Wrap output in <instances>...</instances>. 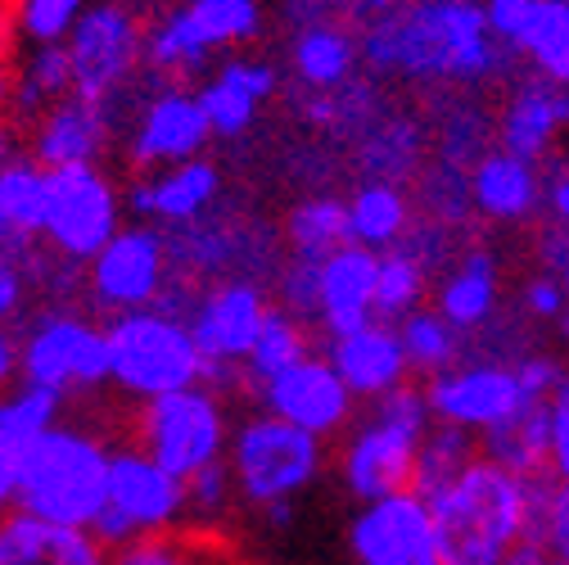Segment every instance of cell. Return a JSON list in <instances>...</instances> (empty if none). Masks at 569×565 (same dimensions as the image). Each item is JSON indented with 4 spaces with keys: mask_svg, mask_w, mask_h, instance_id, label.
Wrapping results in <instances>:
<instances>
[{
    "mask_svg": "<svg viewBox=\"0 0 569 565\" xmlns=\"http://www.w3.org/2000/svg\"><path fill=\"white\" fill-rule=\"evenodd\" d=\"M362 59L376 73L416 82H475L497 68L502 41L492 37L483 0H393L367 19Z\"/></svg>",
    "mask_w": 569,
    "mask_h": 565,
    "instance_id": "1",
    "label": "cell"
},
{
    "mask_svg": "<svg viewBox=\"0 0 569 565\" xmlns=\"http://www.w3.org/2000/svg\"><path fill=\"white\" fill-rule=\"evenodd\" d=\"M425 503L435 512L443 565H502L520 543H529L533 479L483 453Z\"/></svg>",
    "mask_w": 569,
    "mask_h": 565,
    "instance_id": "2",
    "label": "cell"
},
{
    "mask_svg": "<svg viewBox=\"0 0 569 565\" xmlns=\"http://www.w3.org/2000/svg\"><path fill=\"white\" fill-rule=\"evenodd\" d=\"M435 430V412L425 398V385H398L393 394L371 403V416L358 420L339 453L343 484L362 503H380L393 493L416 488V462L420 444Z\"/></svg>",
    "mask_w": 569,
    "mask_h": 565,
    "instance_id": "3",
    "label": "cell"
},
{
    "mask_svg": "<svg viewBox=\"0 0 569 565\" xmlns=\"http://www.w3.org/2000/svg\"><path fill=\"white\" fill-rule=\"evenodd\" d=\"M109 348H113V385L131 394L136 403H150V398L208 380V363H203L186 313L168 304L113 317Z\"/></svg>",
    "mask_w": 569,
    "mask_h": 565,
    "instance_id": "4",
    "label": "cell"
},
{
    "mask_svg": "<svg viewBox=\"0 0 569 565\" xmlns=\"http://www.w3.org/2000/svg\"><path fill=\"white\" fill-rule=\"evenodd\" d=\"M113 453L82 426H54L37 448L19 484V512L59 521V525H96L109 503Z\"/></svg>",
    "mask_w": 569,
    "mask_h": 565,
    "instance_id": "5",
    "label": "cell"
},
{
    "mask_svg": "<svg viewBox=\"0 0 569 565\" xmlns=\"http://www.w3.org/2000/svg\"><path fill=\"white\" fill-rule=\"evenodd\" d=\"M23 385L54 389L59 398L78 389H100L113 380V348H109V321H96L78 308H46L28 321L19 339Z\"/></svg>",
    "mask_w": 569,
    "mask_h": 565,
    "instance_id": "6",
    "label": "cell"
},
{
    "mask_svg": "<svg viewBox=\"0 0 569 565\" xmlns=\"http://www.w3.org/2000/svg\"><path fill=\"white\" fill-rule=\"evenodd\" d=\"M136 448H146L159 466H168L177 479H194L199 470L218 466L231 435H227V407L208 380L150 398L136 407Z\"/></svg>",
    "mask_w": 569,
    "mask_h": 565,
    "instance_id": "7",
    "label": "cell"
},
{
    "mask_svg": "<svg viewBox=\"0 0 569 565\" xmlns=\"http://www.w3.org/2000/svg\"><path fill=\"white\" fill-rule=\"evenodd\" d=\"M146 14L127 0H91L73 37L63 41L73 63V96L118 109L146 68Z\"/></svg>",
    "mask_w": 569,
    "mask_h": 565,
    "instance_id": "8",
    "label": "cell"
},
{
    "mask_svg": "<svg viewBox=\"0 0 569 565\" xmlns=\"http://www.w3.org/2000/svg\"><path fill=\"white\" fill-rule=\"evenodd\" d=\"M231 470L240 493L253 507H280L295 493H303L321 470V439L299 430L295 420H280L271 412L249 416L231 435Z\"/></svg>",
    "mask_w": 569,
    "mask_h": 565,
    "instance_id": "9",
    "label": "cell"
},
{
    "mask_svg": "<svg viewBox=\"0 0 569 565\" xmlns=\"http://www.w3.org/2000/svg\"><path fill=\"white\" fill-rule=\"evenodd\" d=\"M122 231V190L100 163L50 168L41 240L63 262L87 267Z\"/></svg>",
    "mask_w": 569,
    "mask_h": 565,
    "instance_id": "10",
    "label": "cell"
},
{
    "mask_svg": "<svg viewBox=\"0 0 569 565\" xmlns=\"http://www.w3.org/2000/svg\"><path fill=\"white\" fill-rule=\"evenodd\" d=\"M271 313V299L262 290V280L231 276V280H212L199 295H190L186 321L199 339V353L208 363V380H227L244 385V358Z\"/></svg>",
    "mask_w": 569,
    "mask_h": 565,
    "instance_id": "11",
    "label": "cell"
},
{
    "mask_svg": "<svg viewBox=\"0 0 569 565\" xmlns=\"http://www.w3.org/2000/svg\"><path fill=\"white\" fill-rule=\"evenodd\" d=\"M87 295L100 313L122 317L136 308H154L172 280V245L168 231L154 222L122 227L87 267Z\"/></svg>",
    "mask_w": 569,
    "mask_h": 565,
    "instance_id": "12",
    "label": "cell"
},
{
    "mask_svg": "<svg viewBox=\"0 0 569 565\" xmlns=\"http://www.w3.org/2000/svg\"><path fill=\"white\" fill-rule=\"evenodd\" d=\"M186 507V479H177L168 466H159L146 448H113V470H109V503L96 516V534L109 547H122L140 534L168 529L177 512Z\"/></svg>",
    "mask_w": 569,
    "mask_h": 565,
    "instance_id": "13",
    "label": "cell"
},
{
    "mask_svg": "<svg viewBox=\"0 0 569 565\" xmlns=\"http://www.w3.org/2000/svg\"><path fill=\"white\" fill-rule=\"evenodd\" d=\"M212 140V122L203 113L199 91L186 82H163L159 91H146L136 105L131 131H127V159L136 172H159L186 159H199Z\"/></svg>",
    "mask_w": 569,
    "mask_h": 565,
    "instance_id": "14",
    "label": "cell"
},
{
    "mask_svg": "<svg viewBox=\"0 0 569 565\" xmlns=\"http://www.w3.org/2000/svg\"><path fill=\"white\" fill-rule=\"evenodd\" d=\"M425 398H430L435 420H443V426H461L470 435L497 430L525 403H533L516 363H492V358L457 363L452 371L430 376L425 380Z\"/></svg>",
    "mask_w": 569,
    "mask_h": 565,
    "instance_id": "15",
    "label": "cell"
},
{
    "mask_svg": "<svg viewBox=\"0 0 569 565\" xmlns=\"http://www.w3.org/2000/svg\"><path fill=\"white\" fill-rule=\"evenodd\" d=\"M352 556L358 565H443L430 503L416 488L367 503L352 521Z\"/></svg>",
    "mask_w": 569,
    "mask_h": 565,
    "instance_id": "16",
    "label": "cell"
},
{
    "mask_svg": "<svg viewBox=\"0 0 569 565\" xmlns=\"http://www.w3.org/2000/svg\"><path fill=\"white\" fill-rule=\"evenodd\" d=\"M258 398L271 416L295 420L299 430H308L317 439L339 435L352 420V407H358V394L348 389V380L335 371V363L326 353H308V358L295 363L290 371H280L267 385H258Z\"/></svg>",
    "mask_w": 569,
    "mask_h": 565,
    "instance_id": "17",
    "label": "cell"
},
{
    "mask_svg": "<svg viewBox=\"0 0 569 565\" xmlns=\"http://www.w3.org/2000/svg\"><path fill=\"white\" fill-rule=\"evenodd\" d=\"M218 195H222V168L199 155V159H186L159 172H140L127 190V208L163 231H177V227L203 222L212 214V204H218Z\"/></svg>",
    "mask_w": 569,
    "mask_h": 565,
    "instance_id": "18",
    "label": "cell"
},
{
    "mask_svg": "<svg viewBox=\"0 0 569 565\" xmlns=\"http://www.w3.org/2000/svg\"><path fill=\"white\" fill-rule=\"evenodd\" d=\"M109 140H113V109L82 96H63L37 122H28V155L41 168L100 163Z\"/></svg>",
    "mask_w": 569,
    "mask_h": 565,
    "instance_id": "19",
    "label": "cell"
},
{
    "mask_svg": "<svg viewBox=\"0 0 569 565\" xmlns=\"http://www.w3.org/2000/svg\"><path fill=\"white\" fill-rule=\"evenodd\" d=\"M326 358L335 363V371L348 380L352 394L371 398V403L393 394L411 376L398 321H385V317H376V321H367L358 330H348V335H330Z\"/></svg>",
    "mask_w": 569,
    "mask_h": 565,
    "instance_id": "20",
    "label": "cell"
},
{
    "mask_svg": "<svg viewBox=\"0 0 569 565\" xmlns=\"http://www.w3.org/2000/svg\"><path fill=\"white\" fill-rule=\"evenodd\" d=\"M0 565H109V543L87 525L6 512L0 516Z\"/></svg>",
    "mask_w": 569,
    "mask_h": 565,
    "instance_id": "21",
    "label": "cell"
},
{
    "mask_svg": "<svg viewBox=\"0 0 569 565\" xmlns=\"http://www.w3.org/2000/svg\"><path fill=\"white\" fill-rule=\"evenodd\" d=\"M63 398L41 385H23L0 398V516L19 507V484L32 462V448L59 426Z\"/></svg>",
    "mask_w": 569,
    "mask_h": 565,
    "instance_id": "22",
    "label": "cell"
},
{
    "mask_svg": "<svg viewBox=\"0 0 569 565\" xmlns=\"http://www.w3.org/2000/svg\"><path fill=\"white\" fill-rule=\"evenodd\" d=\"M376 286H380V254L367 245H343L321 258V308L317 326L326 335H348L376 321Z\"/></svg>",
    "mask_w": 569,
    "mask_h": 565,
    "instance_id": "23",
    "label": "cell"
},
{
    "mask_svg": "<svg viewBox=\"0 0 569 565\" xmlns=\"http://www.w3.org/2000/svg\"><path fill=\"white\" fill-rule=\"evenodd\" d=\"M276 87H280V73L267 59H249V54L222 59L208 73V82L199 87V100H203V113L212 122V136H222V140L244 136L253 127L258 109L276 96Z\"/></svg>",
    "mask_w": 569,
    "mask_h": 565,
    "instance_id": "24",
    "label": "cell"
},
{
    "mask_svg": "<svg viewBox=\"0 0 569 565\" xmlns=\"http://www.w3.org/2000/svg\"><path fill=\"white\" fill-rule=\"evenodd\" d=\"M569 127V87H556L547 78H533L511 91L497 118V146L542 163L547 150L556 146V136Z\"/></svg>",
    "mask_w": 569,
    "mask_h": 565,
    "instance_id": "25",
    "label": "cell"
},
{
    "mask_svg": "<svg viewBox=\"0 0 569 565\" xmlns=\"http://www.w3.org/2000/svg\"><path fill=\"white\" fill-rule=\"evenodd\" d=\"M470 199L488 222H525L542 204V177L533 159L492 150L470 168Z\"/></svg>",
    "mask_w": 569,
    "mask_h": 565,
    "instance_id": "26",
    "label": "cell"
},
{
    "mask_svg": "<svg viewBox=\"0 0 569 565\" xmlns=\"http://www.w3.org/2000/svg\"><path fill=\"white\" fill-rule=\"evenodd\" d=\"M109 565H253L222 529H154L113 547Z\"/></svg>",
    "mask_w": 569,
    "mask_h": 565,
    "instance_id": "27",
    "label": "cell"
},
{
    "mask_svg": "<svg viewBox=\"0 0 569 565\" xmlns=\"http://www.w3.org/2000/svg\"><path fill=\"white\" fill-rule=\"evenodd\" d=\"M46 190L50 168H41L32 155L14 159L0 172V245L19 254H41V227H46Z\"/></svg>",
    "mask_w": 569,
    "mask_h": 565,
    "instance_id": "28",
    "label": "cell"
},
{
    "mask_svg": "<svg viewBox=\"0 0 569 565\" xmlns=\"http://www.w3.org/2000/svg\"><path fill=\"white\" fill-rule=\"evenodd\" d=\"M362 59V37H352L343 23L317 19L303 23L290 41V68L308 91H339L348 87L352 68Z\"/></svg>",
    "mask_w": 569,
    "mask_h": 565,
    "instance_id": "29",
    "label": "cell"
},
{
    "mask_svg": "<svg viewBox=\"0 0 569 565\" xmlns=\"http://www.w3.org/2000/svg\"><path fill=\"white\" fill-rule=\"evenodd\" d=\"M212 54L218 50L199 32L186 0L181 6H163L146 28V68L159 82H190L212 63Z\"/></svg>",
    "mask_w": 569,
    "mask_h": 565,
    "instance_id": "30",
    "label": "cell"
},
{
    "mask_svg": "<svg viewBox=\"0 0 569 565\" xmlns=\"http://www.w3.org/2000/svg\"><path fill=\"white\" fill-rule=\"evenodd\" d=\"M348 227L352 245H367L376 254L398 249L416 227L407 190L398 181H362L348 199Z\"/></svg>",
    "mask_w": 569,
    "mask_h": 565,
    "instance_id": "31",
    "label": "cell"
},
{
    "mask_svg": "<svg viewBox=\"0 0 569 565\" xmlns=\"http://www.w3.org/2000/svg\"><path fill=\"white\" fill-rule=\"evenodd\" d=\"M479 453L502 462L507 470H516L525 479L547 475V453H551V407H547V398L525 403L511 420H502L497 430L479 435Z\"/></svg>",
    "mask_w": 569,
    "mask_h": 565,
    "instance_id": "32",
    "label": "cell"
},
{
    "mask_svg": "<svg viewBox=\"0 0 569 565\" xmlns=\"http://www.w3.org/2000/svg\"><path fill=\"white\" fill-rule=\"evenodd\" d=\"M435 308L466 335V330H479L492 308H497V258L488 249H470L439 286V299Z\"/></svg>",
    "mask_w": 569,
    "mask_h": 565,
    "instance_id": "33",
    "label": "cell"
},
{
    "mask_svg": "<svg viewBox=\"0 0 569 565\" xmlns=\"http://www.w3.org/2000/svg\"><path fill=\"white\" fill-rule=\"evenodd\" d=\"M63 96H73V63H68V50L63 46H23V59L14 63L10 113L19 122H37Z\"/></svg>",
    "mask_w": 569,
    "mask_h": 565,
    "instance_id": "34",
    "label": "cell"
},
{
    "mask_svg": "<svg viewBox=\"0 0 569 565\" xmlns=\"http://www.w3.org/2000/svg\"><path fill=\"white\" fill-rule=\"evenodd\" d=\"M284 245H290L295 258H330L343 245H352V227H348V199L335 195H308L299 199L290 214H284L280 227Z\"/></svg>",
    "mask_w": 569,
    "mask_h": 565,
    "instance_id": "35",
    "label": "cell"
},
{
    "mask_svg": "<svg viewBox=\"0 0 569 565\" xmlns=\"http://www.w3.org/2000/svg\"><path fill=\"white\" fill-rule=\"evenodd\" d=\"M308 353H312L308 321L295 317L290 308L271 304V313H267V321H262V330H258V339L249 348V358H244V385H253V389L267 385L271 376H280V371H290L295 363H303Z\"/></svg>",
    "mask_w": 569,
    "mask_h": 565,
    "instance_id": "36",
    "label": "cell"
},
{
    "mask_svg": "<svg viewBox=\"0 0 569 565\" xmlns=\"http://www.w3.org/2000/svg\"><path fill=\"white\" fill-rule=\"evenodd\" d=\"M398 335H402V348H407V363L416 376H439V371H452L457 358H461V330L439 313V308H416L398 321Z\"/></svg>",
    "mask_w": 569,
    "mask_h": 565,
    "instance_id": "37",
    "label": "cell"
},
{
    "mask_svg": "<svg viewBox=\"0 0 569 565\" xmlns=\"http://www.w3.org/2000/svg\"><path fill=\"white\" fill-rule=\"evenodd\" d=\"M516 50L538 68V78L569 87V0H542L525 23Z\"/></svg>",
    "mask_w": 569,
    "mask_h": 565,
    "instance_id": "38",
    "label": "cell"
},
{
    "mask_svg": "<svg viewBox=\"0 0 569 565\" xmlns=\"http://www.w3.org/2000/svg\"><path fill=\"white\" fill-rule=\"evenodd\" d=\"M479 457V435L461 430V426H443L435 420V430L420 444V462H416V493L420 498H435L443 484H452L470 462Z\"/></svg>",
    "mask_w": 569,
    "mask_h": 565,
    "instance_id": "39",
    "label": "cell"
},
{
    "mask_svg": "<svg viewBox=\"0 0 569 565\" xmlns=\"http://www.w3.org/2000/svg\"><path fill=\"white\" fill-rule=\"evenodd\" d=\"M91 0H6V28L23 46H63Z\"/></svg>",
    "mask_w": 569,
    "mask_h": 565,
    "instance_id": "40",
    "label": "cell"
},
{
    "mask_svg": "<svg viewBox=\"0 0 569 565\" xmlns=\"http://www.w3.org/2000/svg\"><path fill=\"white\" fill-rule=\"evenodd\" d=\"M430 295V267H425L411 249H389L380 254V286H376V313L385 321H402L407 313L425 308Z\"/></svg>",
    "mask_w": 569,
    "mask_h": 565,
    "instance_id": "41",
    "label": "cell"
},
{
    "mask_svg": "<svg viewBox=\"0 0 569 565\" xmlns=\"http://www.w3.org/2000/svg\"><path fill=\"white\" fill-rule=\"evenodd\" d=\"M186 6L212 50L244 46L262 28V0H186Z\"/></svg>",
    "mask_w": 569,
    "mask_h": 565,
    "instance_id": "42",
    "label": "cell"
},
{
    "mask_svg": "<svg viewBox=\"0 0 569 565\" xmlns=\"http://www.w3.org/2000/svg\"><path fill=\"white\" fill-rule=\"evenodd\" d=\"M529 543H542L551 556H569V479H533V521Z\"/></svg>",
    "mask_w": 569,
    "mask_h": 565,
    "instance_id": "43",
    "label": "cell"
},
{
    "mask_svg": "<svg viewBox=\"0 0 569 565\" xmlns=\"http://www.w3.org/2000/svg\"><path fill=\"white\" fill-rule=\"evenodd\" d=\"M276 299L303 321H317L321 308V262L317 258H284L276 271Z\"/></svg>",
    "mask_w": 569,
    "mask_h": 565,
    "instance_id": "44",
    "label": "cell"
},
{
    "mask_svg": "<svg viewBox=\"0 0 569 565\" xmlns=\"http://www.w3.org/2000/svg\"><path fill=\"white\" fill-rule=\"evenodd\" d=\"M46 262V249L41 254H19V249H6L0 245V326L14 321L28 304V295L37 290V271Z\"/></svg>",
    "mask_w": 569,
    "mask_h": 565,
    "instance_id": "45",
    "label": "cell"
},
{
    "mask_svg": "<svg viewBox=\"0 0 569 565\" xmlns=\"http://www.w3.org/2000/svg\"><path fill=\"white\" fill-rule=\"evenodd\" d=\"M547 407H551V453H547V475H551V479H569V371H565V380L551 389Z\"/></svg>",
    "mask_w": 569,
    "mask_h": 565,
    "instance_id": "46",
    "label": "cell"
},
{
    "mask_svg": "<svg viewBox=\"0 0 569 565\" xmlns=\"http://www.w3.org/2000/svg\"><path fill=\"white\" fill-rule=\"evenodd\" d=\"M231 479H236V470L231 466H208V470H199L194 479H186V507H194V512H203V516H212V512H222L227 507V493H231Z\"/></svg>",
    "mask_w": 569,
    "mask_h": 565,
    "instance_id": "47",
    "label": "cell"
},
{
    "mask_svg": "<svg viewBox=\"0 0 569 565\" xmlns=\"http://www.w3.org/2000/svg\"><path fill=\"white\" fill-rule=\"evenodd\" d=\"M538 6H542V0H483L488 23H492V37L516 50V41H520V32H525V23L533 19Z\"/></svg>",
    "mask_w": 569,
    "mask_h": 565,
    "instance_id": "48",
    "label": "cell"
},
{
    "mask_svg": "<svg viewBox=\"0 0 569 565\" xmlns=\"http://www.w3.org/2000/svg\"><path fill=\"white\" fill-rule=\"evenodd\" d=\"M529 313L533 317H565V304H569V295H565V286H560V276H533L529 280Z\"/></svg>",
    "mask_w": 569,
    "mask_h": 565,
    "instance_id": "49",
    "label": "cell"
},
{
    "mask_svg": "<svg viewBox=\"0 0 569 565\" xmlns=\"http://www.w3.org/2000/svg\"><path fill=\"white\" fill-rule=\"evenodd\" d=\"M538 258H542V267H547L551 276L565 271V262H569V227H565V222L551 218V227L538 236Z\"/></svg>",
    "mask_w": 569,
    "mask_h": 565,
    "instance_id": "50",
    "label": "cell"
},
{
    "mask_svg": "<svg viewBox=\"0 0 569 565\" xmlns=\"http://www.w3.org/2000/svg\"><path fill=\"white\" fill-rule=\"evenodd\" d=\"M23 155H28V140H23V131H19V118L0 113V172H6L14 159H23Z\"/></svg>",
    "mask_w": 569,
    "mask_h": 565,
    "instance_id": "51",
    "label": "cell"
},
{
    "mask_svg": "<svg viewBox=\"0 0 569 565\" xmlns=\"http://www.w3.org/2000/svg\"><path fill=\"white\" fill-rule=\"evenodd\" d=\"M14 376H23V363H19V339L0 330V385H10Z\"/></svg>",
    "mask_w": 569,
    "mask_h": 565,
    "instance_id": "52",
    "label": "cell"
},
{
    "mask_svg": "<svg viewBox=\"0 0 569 565\" xmlns=\"http://www.w3.org/2000/svg\"><path fill=\"white\" fill-rule=\"evenodd\" d=\"M547 208H551V218L569 227V172H556V181L547 186Z\"/></svg>",
    "mask_w": 569,
    "mask_h": 565,
    "instance_id": "53",
    "label": "cell"
},
{
    "mask_svg": "<svg viewBox=\"0 0 569 565\" xmlns=\"http://www.w3.org/2000/svg\"><path fill=\"white\" fill-rule=\"evenodd\" d=\"M502 565H551V552L542 543H520Z\"/></svg>",
    "mask_w": 569,
    "mask_h": 565,
    "instance_id": "54",
    "label": "cell"
},
{
    "mask_svg": "<svg viewBox=\"0 0 569 565\" xmlns=\"http://www.w3.org/2000/svg\"><path fill=\"white\" fill-rule=\"evenodd\" d=\"M14 105V59L0 50V113H10Z\"/></svg>",
    "mask_w": 569,
    "mask_h": 565,
    "instance_id": "55",
    "label": "cell"
},
{
    "mask_svg": "<svg viewBox=\"0 0 569 565\" xmlns=\"http://www.w3.org/2000/svg\"><path fill=\"white\" fill-rule=\"evenodd\" d=\"M560 286H565V295H569V262H565V271H560Z\"/></svg>",
    "mask_w": 569,
    "mask_h": 565,
    "instance_id": "56",
    "label": "cell"
},
{
    "mask_svg": "<svg viewBox=\"0 0 569 565\" xmlns=\"http://www.w3.org/2000/svg\"><path fill=\"white\" fill-rule=\"evenodd\" d=\"M551 565H569V556H551Z\"/></svg>",
    "mask_w": 569,
    "mask_h": 565,
    "instance_id": "57",
    "label": "cell"
},
{
    "mask_svg": "<svg viewBox=\"0 0 569 565\" xmlns=\"http://www.w3.org/2000/svg\"><path fill=\"white\" fill-rule=\"evenodd\" d=\"M127 6H136V0H127Z\"/></svg>",
    "mask_w": 569,
    "mask_h": 565,
    "instance_id": "58",
    "label": "cell"
}]
</instances>
